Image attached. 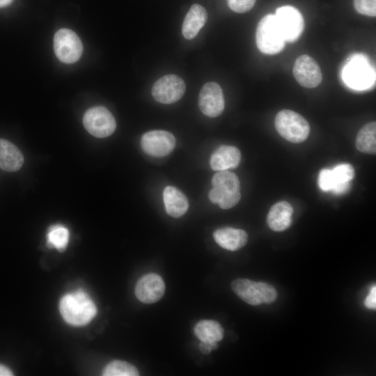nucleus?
Instances as JSON below:
<instances>
[{
    "label": "nucleus",
    "instance_id": "26",
    "mask_svg": "<svg viewBox=\"0 0 376 376\" xmlns=\"http://www.w3.org/2000/svg\"><path fill=\"white\" fill-rule=\"evenodd\" d=\"M355 10L360 14L375 17L376 0H354Z\"/></svg>",
    "mask_w": 376,
    "mask_h": 376
},
{
    "label": "nucleus",
    "instance_id": "15",
    "mask_svg": "<svg viewBox=\"0 0 376 376\" xmlns=\"http://www.w3.org/2000/svg\"><path fill=\"white\" fill-rule=\"evenodd\" d=\"M213 237L221 247L233 251L242 248L248 241V235L244 230L230 227L216 230Z\"/></svg>",
    "mask_w": 376,
    "mask_h": 376
},
{
    "label": "nucleus",
    "instance_id": "6",
    "mask_svg": "<svg viewBox=\"0 0 376 376\" xmlns=\"http://www.w3.org/2000/svg\"><path fill=\"white\" fill-rule=\"evenodd\" d=\"M54 49L59 61L73 63L81 56L83 45L79 36L72 30L61 29L54 37Z\"/></svg>",
    "mask_w": 376,
    "mask_h": 376
},
{
    "label": "nucleus",
    "instance_id": "18",
    "mask_svg": "<svg viewBox=\"0 0 376 376\" xmlns=\"http://www.w3.org/2000/svg\"><path fill=\"white\" fill-rule=\"evenodd\" d=\"M163 199L166 213L173 217H180L189 208L187 196L178 188L168 186L163 191Z\"/></svg>",
    "mask_w": 376,
    "mask_h": 376
},
{
    "label": "nucleus",
    "instance_id": "1",
    "mask_svg": "<svg viewBox=\"0 0 376 376\" xmlns=\"http://www.w3.org/2000/svg\"><path fill=\"white\" fill-rule=\"evenodd\" d=\"M59 311L63 320L73 326L87 324L97 313L95 303L81 289L63 295L59 302Z\"/></svg>",
    "mask_w": 376,
    "mask_h": 376
},
{
    "label": "nucleus",
    "instance_id": "22",
    "mask_svg": "<svg viewBox=\"0 0 376 376\" xmlns=\"http://www.w3.org/2000/svg\"><path fill=\"white\" fill-rule=\"evenodd\" d=\"M356 147L361 152H376V123L371 122L364 125L359 132L356 139Z\"/></svg>",
    "mask_w": 376,
    "mask_h": 376
},
{
    "label": "nucleus",
    "instance_id": "12",
    "mask_svg": "<svg viewBox=\"0 0 376 376\" xmlns=\"http://www.w3.org/2000/svg\"><path fill=\"white\" fill-rule=\"evenodd\" d=\"M165 292L162 278L157 274L150 273L143 276L135 287L136 298L144 304H152L159 301Z\"/></svg>",
    "mask_w": 376,
    "mask_h": 376
},
{
    "label": "nucleus",
    "instance_id": "11",
    "mask_svg": "<svg viewBox=\"0 0 376 376\" xmlns=\"http://www.w3.org/2000/svg\"><path fill=\"white\" fill-rule=\"evenodd\" d=\"M294 77L305 88L317 87L322 81V75L318 63L310 56H299L293 67Z\"/></svg>",
    "mask_w": 376,
    "mask_h": 376
},
{
    "label": "nucleus",
    "instance_id": "13",
    "mask_svg": "<svg viewBox=\"0 0 376 376\" xmlns=\"http://www.w3.org/2000/svg\"><path fill=\"white\" fill-rule=\"evenodd\" d=\"M213 188L209 192L210 201L217 203L221 196L240 191V180L237 176L227 170L216 173L212 179Z\"/></svg>",
    "mask_w": 376,
    "mask_h": 376
},
{
    "label": "nucleus",
    "instance_id": "27",
    "mask_svg": "<svg viewBox=\"0 0 376 376\" xmlns=\"http://www.w3.org/2000/svg\"><path fill=\"white\" fill-rule=\"evenodd\" d=\"M335 185V179L332 170L322 169L319 173L318 185L320 188L325 191L333 189Z\"/></svg>",
    "mask_w": 376,
    "mask_h": 376
},
{
    "label": "nucleus",
    "instance_id": "33",
    "mask_svg": "<svg viewBox=\"0 0 376 376\" xmlns=\"http://www.w3.org/2000/svg\"><path fill=\"white\" fill-rule=\"evenodd\" d=\"M13 0H0V8L8 6Z\"/></svg>",
    "mask_w": 376,
    "mask_h": 376
},
{
    "label": "nucleus",
    "instance_id": "10",
    "mask_svg": "<svg viewBox=\"0 0 376 376\" xmlns=\"http://www.w3.org/2000/svg\"><path fill=\"white\" fill-rule=\"evenodd\" d=\"M198 106L203 114L214 118L224 109V95L220 86L216 82H207L201 89Z\"/></svg>",
    "mask_w": 376,
    "mask_h": 376
},
{
    "label": "nucleus",
    "instance_id": "32",
    "mask_svg": "<svg viewBox=\"0 0 376 376\" xmlns=\"http://www.w3.org/2000/svg\"><path fill=\"white\" fill-rule=\"evenodd\" d=\"M13 375V372L6 366L0 364V376H11Z\"/></svg>",
    "mask_w": 376,
    "mask_h": 376
},
{
    "label": "nucleus",
    "instance_id": "4",
    "mask_svg": "<svg viewBox=\"0 0 376 376\" xmlns=\"http://www.w3.org/2000/svg\"><path fill=\"white\" fill-rule=\"evenodd\" d=\"M275 127L279 134L292 143H301L308 136L310 125L298 113L292 110L280 111L275 118Z\"/></svg>",
    "mask_w": 376,
    "mask_h": 376
},
{
    "label": "nucleus",
    "instance_id": "8",
    "mask_svg": "<svg viewBox=\"0 0 376 376\" xmlns=\"http://www.w3.org/2000/svg\"><path fill=\"white\" fill-rule=\"evenodd\" d=\"M184 81L175 75H167L159 79L152 88V95L158 102L172 104L178 101L185 91Z\"/></svg>",
    "mask_w": 376,
    "mask_h": 376
},
{
    "label": "nucleus",
    "instance_id": "30",
    "mask_svg": "<svg viewBox=\"0 0 376 376\" xmlns=\"http://www.w3.org/2000/svg\"><path fill=\"white\" fill-rule=\"evenodd\" d=\"M199 350L204 354H208L211 352L212 350H216L218 348L219 345L217 342L212 343H205L201 342L199 343Z\"/></svg>",
    "mask_w": 376,
    "mask_h": 376
},
{
    "label": "nucleus",
    "instance_id": "28",
    "mask_svg": "<svg viewBox=\"0 0 376 376\" xmlns=\"http://www.w3.org/2000/svg\"><path fill=\"white\" fill-rule=\"evenodd\" d=\"M229 8L234 12L243 13L250 10L256 0H227Z\"/></svg>",
    "mask_w": 376,
    "mask_h": 376
},
{
    "label": "nucleus",
    "instance_id": "31",
    "mask_svg": "<svg viewBox=\"0 0 376 376\" xmlns=\"http://www.w3.org/2000/svg\"><path fill=\"white\" fill-rule=\"evenodd\" d=\"M350 182H337L334 185L331 191L337 195L346 193L350 189Z\"/></svg>",
    "mask_w": 376,
    "mask_h": 376
},
{
    "label": "nucleus",
    "instance_id": "16",
    "mask_svg": "<svg viewBox=\"0 0 376 376\" xmlns=\"http://www.w3.org/2000/svg\"><path fill=\"white\" fill-rule=\"evenodd\" d=\"M293 208L286 201L273 205L267 216V223L270 229L280 232L288 228L292 224Z\"/></svg>",
    "mask_w": 376,
    "mask_h": 376
},
{
    "label": "nucleus",
    "instance_id": "25",
    "mask_svg": "<svg viewBox=\"0 0 376 376\" xmlns=\"http://www.w3.org/2000/svg\"><path fill=\"white\" fill-rule=\"evenodd\" d=\"M335 179V184L337 182H350L354 177V170L353 167L347 164H339L332 169Z\"/></svg>",
    "mask_w": 376,
    "mask_h": 376
},
{
    "label": "nucleus",
    "instance_id": "24",
    "mask_svg": "<svg viewBox=\"0 0 376 376\" xmlns=\"http://www.w3.org/2000/svg\"><path fill=\"white\" fill-rule=\"evenodd\" d=\"M104 376H136L139 371L133 365L123 361H113L104 369Z\"/></svg>",
    "mask_w": 376,
    "mask_h": 376
},
{
    "label": "nucleus",
    "instance_id": "20",
    "mask_svg": "<svg viewBox=\"0 0 376 376\" xmlns=\"http://www.w3.org/2000/svg\"><path fill=\"white\" fill-rule=\"evenodd\" d=\"M344 77L348 85L358 89L366 87L371 79L367 65L360 60L354 61L347 65L344 71Z\"/></svg>",
    "mask_w": 376,
    "mask_h": 376
},
{
    "label": "nucleus",
    "instance_id": "19",
    "mask_svg": "<svg viewBox=\"0 0 376 376\" xmlns=\"http://www.w3.org/2000/svg\"><path fill=\"white\" fill-rule=\"evenodd\" d=\"M24 163L20 150L11 142L0 139V168L6 171L19 170Z\"/></svg>",
    "mask_w": 376,
    "mask_h": 376
},
{
    "label": "nucleus",
    "instance_id": "23",
    "mask_svg": "<svg viewBox=\"0 0 376 376\" xmlns=\"http://www.w3.org/2000/svg\"><path fill=\"white\" fill-rule=\"evenodd\" d=\"M70 237L68 229L61 224L52 226L47 234V244L49 247L63 251L68 246Z\"/></svg>",
    "mask_w": 376,
    "mask_h": 376
},
{
    "label": "nucleus",
    "instance_id": "17",
    "mask_svg": "<svg viewBox=\"0 0 376 376\" xmlns=\"http://www.w3.org/2000/svg\"><path fill=\"white\" fill-rule=\"evenodd\" d=\"M207 19V11L202 6L195 3L187 13L182 26V33L187 40L194 38Z\"/></svg>",
    "mask_w": 376,
    "mask_h": 376
},
{
    "label": "nucleus",
    "instance_id": "3",
    "mask_svg": "<svg viewBox=\"0 0 376 376\" xmlns=\"http://www.w3.org/2000/svg\"><path fill=\"white\" fill-rule=\"evenodd\" d=\"M256 41L259 50L265 54L279 53L285 46V38L276 22L274 14L264 16L258 22Z\"/></svg>",
    "mask_w": 376,
    "mask_h": 376
},
{
    "label": "nucleus",
    "instance_id": "7",
    "mask_svg": "<svg viewBox=\"0 0 376 376\" xmlns=\"http://www.w3.org/2000/svg\"><path fill=\"white\" fill-rule=\"evenodd\" d=\"M274 15L285 42L296 41L304 29L301 13L292 6H283L276 9Z\"/></svg>",
    "mask_w": 376,
    "mask_h": 376
},
{
    "label": "nucleus",
    "instance_id": "5",
    "mask_svg": "<svg viewBox=\"0 0 376 376\" xmlns=\"http://www.w3.org/2000/svg\"><path fill=\"white\" fill-rule=\"evenodd\" d=\"M86 130L97 138H105L111 135L116 130V120L111 113L102 106L88 109L83 117Z\"/></svg>",
    "mask_w": 376,
    "mask_h": 376
},
{
    "label": "nucleus",
    "instance_id": "14",
    "mask_svg": "<svg viewBox=\"0 0 376 376\" xmlns=\"http://www.w3.org/2000/svg\"><path fill=\"white\" fill-rule=\"evenodd\" d=\"M241 159L240 150L235 146L223 145L212 154L210 165L212 170L220 171L236 168Z\"/></svg>",
    "mask_w": 376,
    "mask_h": 376
},
{
    "label": "nucleus",
    "instance_id": "2",
    "mask_svg": "<svg viewBox=\"0 0 376 376\" xmlns=\"http://www.w3.org/2000/svg\"><path fill=\"white\" fill-rule=\"evenodd\" d=\"M231 288L241 299L252 306L272 304L278 296L276 289L270 284L247 279L234 280Z\"/></svg>",
    "mask_w": 376,
    "mask_h": 376
},
{
    "label": "nucleus",
    "instance_id": "9",
    "mask_svg": "<svg viewBox=\"0 0 376 376\" xmlns=\"http://www.w3.org/2000/svg\"><path fill=\"white\" fill-rule=\"evenodd\" d=\"M141 146L146 154L152 157H162L173 151L175 146V139L167 131L153 130L142 136Z\"/></svg>",
    "mask_w": 376,
    "mask_h": 376
},
{
    "label": "nucleus",
    "instance_id": "29",
    "mask_svg": "<svg viewBox=\"0 0 376 376\" xmlns=\"http://www.w3.org/2000/svg\"><path fill=\"white\" fill-rule=\"evenodd\" d=\"M364 305L366 308L375 310L376 309V285L371 287L368 295L364 300Z\"/></svg>",
    "mask_w": 376,
    "mask_h": 376
},
{
    "label": "nucleus",
    "instance_id": "21",
    "mask_svg": "<svg viewBox=\"0 0 376 376\" xmlns=\"http://www.w3.org/2000/svg\"><path fill=\"white\" fill-rule=\"evenodd\" d=\"M194 331L196 336L205 343L220 341L224 334L221 325L212 320H201L195 325Z\"/></svg>",
    "mask_w": 376,
    "mask_h": 376
}]
</instances>
